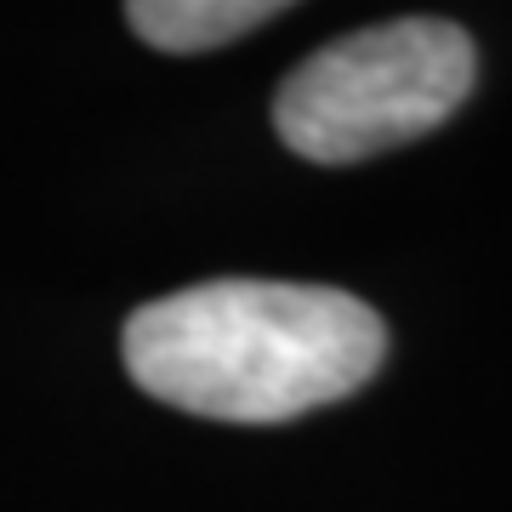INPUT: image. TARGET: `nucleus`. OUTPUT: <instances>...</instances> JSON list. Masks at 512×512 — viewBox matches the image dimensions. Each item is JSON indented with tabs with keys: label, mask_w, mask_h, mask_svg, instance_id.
Returning <instances> with one entry per match:
<instances>
[{
	"label": "nucleus",
	"mask_w": 512,
	"mask_h": 512,
	"mask_svg": "<svg viewBox=\"0 0 512 512\" xmlns=\"http://www.w3.org/2000/svg\"><path fill=\"white\" fill-rule=\"evenodd\" d=\"M120 353L148 399L205 421L274 427L359 393L387 359V325L336 285L205 279L143 302Z\"/></svg>",
	"instance_id": "obj_1"
},
{
	"label": "nucleus",
	"mask_w": 512,
	"mask_h": 512,
	"mask_svg": "<svg viewBox=\"0 0 512 512\" xmlns=\"http://www.w3.org/2000/svg\"><path fill=\"white\" fill-rule=\"evenodd\" d=\"M279 18V0H137L126 6L131 35L160 52H211Z\"/></svg>",
	"instance_id": "obj_3"
},
{
	"label": "nucleus",
	"mask_w": 512,
	"mask_h": 512,
	"mask_svg": "<svg viewBox=\"0 0 512 512\" xmlns=\"http://www.w3.org/2000/svg\"><path fill=\"white\" fill-rule=\"evenodd\" d=\"M478 52L450 18H393L302 57L274 92V131L296 160L353 165L439 131L473 97Z\"/></svg>",
	"instance_id": "obj_2"
}]
</instances>
